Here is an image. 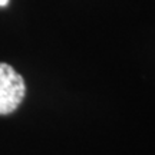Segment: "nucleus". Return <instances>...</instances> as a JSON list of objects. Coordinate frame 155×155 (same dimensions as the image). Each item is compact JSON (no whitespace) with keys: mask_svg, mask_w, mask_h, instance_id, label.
Segmentation results:
<instances>
[{"mask_svg":"<svg viewBox=\"0 0 155 155\" xmlns=\"http://www.w3.org/2000/svg\"><path fill=\"white\" fill-rule=\"evenodd\" d=\"M26 94V85L20 73L10 65L0 63V115L16 111Z\"/></svg>","mask_w":155,"mask_h":155,"instance_id":"f257e3e1","label":"nucleus"},{"mask_svg":"<svg viewBox=\"0 0 155 155\" xmlns=\"http://www.w3.org/2000/svg\"><path fill=\"white\" fill-rule=\"evenodd\" d=\"M9 5V0H0V7H5Z\"/></svg>","mask_w":155,"mask_h":155,"instance_id":"f03ea898","label":"nucleus"}]
</instances>
